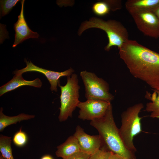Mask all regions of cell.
<instances>
[{"instance_id":"6da1fadb","label":"cell","mask_w":159,"mask_h":159,"mask_svg":"<svg viewBox=\"0 0 159 159\" xmlns=\"http://www.w3.org/2000/svg\"><path fill=\"white\" fill-rule=\"evenodd\" d=\"M119 49L130 74L153 90H159V53L129 39Z\"/></svg>"},{"instance_id":"7a4b0ae2","label":"cell","mask_w":159,"mask_h":159,"mask_svg":"<svg viewBox=\"0 0 159 159\" xmlns=\"http://www.w3.org/2000/svg\"><path fill=\"white\" fill-rule=\"evenodd\" d=\"M90 125L98 131L104 147L126 159H136L134 153L127 148L122 139L114 120L111 104L103 116L91 121Z\"/></svg>"},{"instance_id":"3957f363","label":"cell","mask_w":159,"mask_h":159,"mask_svg":"<svg viewBox=\"0 0 159 159\" xmlns=\"http://www.w3.org/2000/svg\"><path fill=\"white\" fill-rule=\"evenodd\" d=\"M96 28L104 30L106 33L108 42L105 49L109 51L113 46L119 49L129 39L127 30L120 22L114 20L105 21L102 19L93 17L86 21L81 25L78 34L81 35L85 30Z\"/></svg>"},{"instance_id":"277c9868","label":"cell","mask_w":159,"mask_h":159,"mask_svg":"<svg viewBox=\"0 0 159 159\" xmlns=\"http://www.w3.org/2000/svg\"><path fill=\"white\" fill-rule=\"evenodd\" d=\"M144 107L141 103L128 107L121 115V125L119 129L122 139L127 148L134 153L136 149L133 143L134 137L142 132L141 117L139 116Z\"/></svg>"},{"instance_id":"5b68a950","label":"cell","mask_w":159,"mask_h":159,"mask_svg":"<svg viewBox=\"0 0 159 159\" xmlns=\"http://www.w3.org/2000/svg\"><path fill=\"white\" fill-rule=\"evenodd\" d=\"M58 85L61 89V106L58 117L60 122L66 120L72 117L73 111L80 102L79 90L77 75L75 73L67 77V82L64 86H61L59 82Z\"/></svg>"},{"instance_id":"8992f818","label":"cell","mask_w":159,"mask_h":159,"mask_svg":"<svg viewBox=\"0 0 159 159\" xmlns=\"http://www.w3.org/2000/svg\"><path fill=\"white\" fill-rule=\"evenodd\" d=\"M80 75L83 82L87 100H99L111 102L114 96L109 92L108 83L94 73L82 71Z\"/></svg>"},{"instance_id":"52a82bcc","label":"cell","mask_w":159,"mask_h":159,"mask_svg":"<svg viewBox=\"0 0 159 159\" xmlns=\"http://www.w3.org/2000/svg\"><path fill=\"white\" fill-rule=\"evenodd\" d=\"M138 29L145 35L159 37V20L152 11L142 10L130 13Z\"/></svg>"},{"instance_id":"ba28073f","label":"cell","mask_w":159,"mask_h":159,"mask_svg":"<svg viewBox=\"0 0 159 159\" xmlns=\"http://www.w3.org/2000/svg\"><path fill=\"white\" fill-rule=\"evenodd\" d=\"M111 102L99 100H87L80 101L77 107L80 108L78 118L83 120H92L103 116Z\"/></svg>"},{"instance_id":"9c48e42d","label":"cell","mask_w":159,"mask_h":159,"mask_svg":"<svg viewBox=\"0 0 159 159\" xmlns=\"http://www.w3.org/2000/svg\"><path fill=\"white\" fill-rule=\"evenodd\" d=\"M24 61L26 64V67L21 69L15 71L14 74H22L24 73L30 71H35L42 73L46 76L50 84V89L52 91H57V87L60 78L63 76H70L74 71L71 68L62 72L52 71L36 66L31 61H27L26 59Z\"/></svg>"},{"instance_id":"30bf717a","label":"cell","mask_w":159,"mask_h":159,"mask_svg":"<svg viewBox=\"0 0 159 159\" xmlns=\"http://www.w3.org/2000/svg\"><path fill=\"white\" fill-rule=\"evenodd\" d=\"M73 135L77 140L81 151L92 155L103 147V141L99 135H90L86 133L84 129L78 125Z\"/></svg>"},{"instance_id":"8fae6325","label":"cell","mask_w":159,"mask_h":159,"mask_svg":"<svg viewBox=\"0 0 159 159\" xmlns=\"http://www.w3.org/2000/svg\"><path fill=\"white\" fill-rule=\"evenodd\" d=\"M25 0L21 1V9L17 21L14 24L15 31L14 43L13 47L21 43L29 38H38L39 35L37 32L32 31L29 27L26 21L24 14V7Z\"/></svg>"},{"instance_id":"7c38bea8","label":"cell","mask_w":159,"mask_h":159,"mask_svg":"<svg viewBox=\"0 0 159 159\" xmlns=\"http://www.w3.org/2000/svg\"><path fill=\"white\" fill-rule=\"evenodd\" d=\"M42 85V82L39 78L33 80L28 81L25 80L22 74H16L11 80L0 87V96L23 86L29 85L40 88Z\"/></svg>"},{"instance_id":"4fadbf2b","label":"cell","mask_w":159,"mask_h":159,"mask_svg":"<svg viewBox=\"0 0 159 159\" xmlns=\"http://www.w3.org/2000/svg\"><path fill=\"white\" fill-rule=\"evenodd\" d=\"M55 154L58 157L66 159L81 151L78 141L73 135L57 147Z\"/></svg>"},{"instance_id":"5bb4252c","label":"cell","mask_w":159,"mask_h":159,"mask_svg":"<svg viewBox=\"0 0 159 159\" xmlns=\"http://www.w3.org/2000/svg\"><path fill=\"white\" fill-rule=\"evenodd\" d=\"M125 5L129 13L142 10L152 11L159 5V0H128Z\"/></svg>"},{"instance_id":"9a60e30c","label":"cell","mask_w":159,"mask_h":159,"mask_svg":"<svg viewBox=\"0 0 159 159\" xmlns=\"http://www.w3.org/2000/svg\"><path fill=\"white\" fill-rule=\"evenodd\" d=\"M3 109H0V131L2 132L7 126L24 120L34 118L35 115L24 113H21L14 116H9L4 115L3 112Z\"/></svg>"},{"instance_id":"2e32d148","label":"cell","mask_w":159,"mask_h":159,"mask_svg":"<svg viewBox=\"0 0 159 159\" xmlns=\"http://www.w3.org/2000/svg\"><path fill=\"white\" fill-rule=\"evenodd\" d=\"M153 90L152 94L148 92L146 95V97L150 101L146 104L145 110L150 113L151 117L159 119V90Z\"/></svg>"},{"instance_id":"e0dca14e","label":"cell","mask_w":159,"mask_h":159,"mask_svg":"<svg viewBox=\"0 0 159 159\" xmlns=\"http://www.w3.org/2000/svg\"><path fill=\"white\" fill-rule=\"evenodd\" d=\"M11 137L2 135H0V151L6 159H14L11 148Z\"/></svg>"},{"instance_id":"ac0fdd59","label":"cell","mask_w":159,"mask_h":159,"mask_svg":"<svg viewBox=\"0 0 159 159\" xmlns=\"http://www.w3.org/2000/svg\"><path fill=\"white\" fill-rule=\"evenodd\" d=\"M93 13L99 16H103L108 14L112 10L109 0L98 1L94 4L92 8Z\"/></svg>"},{"instance_id":"d6986e66","label":"cell","mask_w":159,"mask_h":159,"mask_svg":"<svg viewBox=\"0 0 159 159\" xmlns=\"http://www.w3.org/2000/svg\"><path fill=\"white\" fill-rule=\"evenodd\" d=\"M19 1V0H0L1 16H3L9 14Z\"/></svg>"},{"instance_id":"ffe728a7","label":"cell","mask_w":159,"mask_h":159,"mask_svg":"<svg viewBox=\"0 0 159 159\" xmlns=\"http://www.w3.org/2000/svg\"><path fill=\"white\" fill-rule=\"evenodd\" d=\"M28 140L26 133L20 129L14 135L13 142L16 146L18 147H22L27 143Z\"/></svg>"},{"instance_id":"44dd1931","label":"cell","mask_w":159,"mask_h":159,"mask_svg":"<svg viewBox=\"0 0 159 159\" xmlns=\"http://www.w3.org/2000/svg\"><path fill=\"white\" fill-rule=\"evenodd\" d=\"M113 153L104 147L90 155L89 159H109Z\"/></svg>"},{"instance_id":"7402d4cb","label":"cell","mask_w":159,"mask_h":159,"mask_svg":"<svg viewBox=\"0 0 159 159\" xmlns=\"http://www.w3.org/2000/svg\"><path fill=\"white\" fill-rule=\"evenodd\" d=\"M90 155L80 151L66 159H89Z\"/></svg>"},{"instance_id":"603a6c76","label":"cell","mask_w":159,"mask_h":159,"mask_svg":"<svg viewBox=\"0 0 159 159\" xmlns=\"http://www.w3.org/2000/svg\"><path fill=\"white\" fill-rule=\"evenodd\" d=\"M109 159H126L120 155L112 153Z\"/></svg>"},{"instance_id":"cb8c5ba5","label":"cell","mask_w":159,"mask_h":159,"mask_svg":"<svg viewBox=\"0 0 159 159\" xmlns=\"http://www.w3.org/2000/svg\"><path fill=\"white\" fill-rule=\"evenodd\" d=\"M159 20V5L153 11Z\"/></svg>"},{"instance_id":"d4e9b609","label":"cell","mask_w":159,"mask_h":159,"mask_svg":"<svg viewBox=\"0 0 159 159\" xmlns=\"http://www.w3.org/2000/svg\"><path fill=\"white\" fill-rule=\"evenodd\" d=\"M41 159H53V158L49 155H45L42 157Z\"/></svg>"},{"instance_id":"484cf974","label":"cell","mask_w":159,"mask_h":159,"mask_svg":"<svg viewBox=\"0 0 159 159\" xmlns=\"http://www.w3.org/2000/svg\"><path fill=\"white\" fill-rule=\"evenodd\" d=\"M0 159H6L1 155H0Z\"/></svg>"},{"instance_id":"4316f807","label":"cell","mask_w":159,"mask_h":159,"mask_svg":"<svg viewBox=\"0 0 159 159\" xmlns=\"http://www.w3.org/2000/svg\"><path fill=\"white\" fill-rule=\"evenodd\" d=\"M158 48H159V46L158 47Z\"/></svg>"},{"instance_id":"83f0119b","label":"cell","mask_w":159,"mask_h":159,"mask_svg":"<svg viewBox=\"0 0 159 159\" xmlns=\"http://www.w3.org/2000/svg\"></svg>"}]
</instances>
